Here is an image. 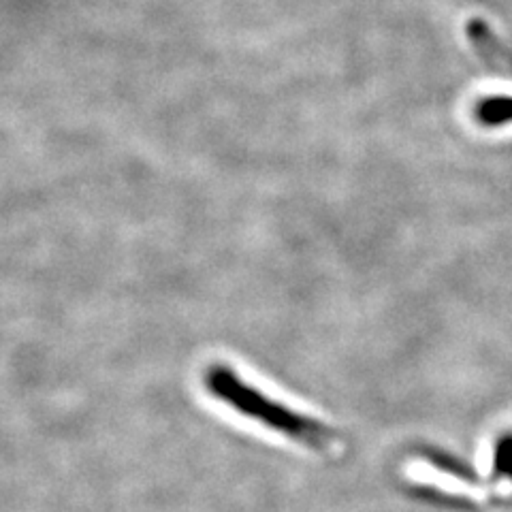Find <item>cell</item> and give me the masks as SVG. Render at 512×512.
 <instances>
[{
    "mask_svg": "<svg viewBox=\"0 0 512 512\" xmlns=\"http://www.w3.org/2000/svg\"><path fill=\"white\" fill-rule=\"evenodd\" d=\"M474 120L483 126H504L512 122V96H483L474 105Z\"/></svg>",
    "mask_w": 512,
    "mask_h": 512,
    "instance_id": "cell-3",
    "label": "cell"
},
{
    "mask_svg": "<svg viewBox=\"0 0 512 512\" xmlns=\"http://www.w3.org/2000/svg\"><path fill=\"white\" fill-rule=\"evenodd\" d=\"M203 387L233 412L246 416V419L263 425L269 431H276L282 438L293 440L312 453L331 455L342 448L344 438L340 431L314 419V416L280 404L278 399H271L261 389L248 384L231 365L214 363L207 367L203 372Z\"/></svg>",
    "mask_w": 512,
    "mask_h": 512,
    "instance_id": "cell-1",
    "label": "cell"
},
{
    "mask_svg": "<svg viewBox=\"0 0 512 512\" xmlns=\"http://www.w3.org/2000/svg\"><path fill=\"white\" fill-rule=\"evenodd\" d=\"M466 35L476 54L485 60L487 67L500 75L512 77V54L502 45V41L493 35L487 22L483 20H470L466 26Z\"/></svg>",
    "mask_w": 512,
    "mask_h": 512,
    "instance_id": "cell-2",
    "label": "cell"
}]
</instances>
